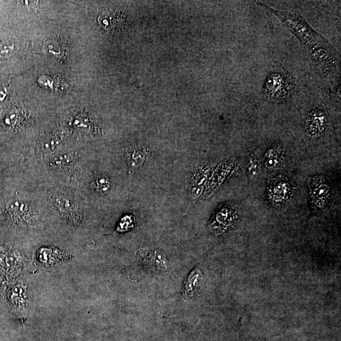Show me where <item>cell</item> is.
Here are the masks:
<instances>
[{"mask_svg": "<svg viewBox=\"0 0 341 341\" xmlns=\"http://www.w3.org/2000/svg\"><path fill=\"white\" fill-rule=\"evenodd\" d=\"M256 4L277 16L282 25L294 34L301 43L312 68L319 76L328 78L340 68L338 52L302 16L295 12L274 9L260 2Z\"/></svg>", "mask_w": 341, "mask_h": 341, "instance_id": "obj_1", "label": "cell"}, {"mask_svg": "<svg viewBox=\"0 0 341 341\" xmlns=\"http://www.w3.org/2000/svg\"><path fill=\"white\" fill-rule=\"evenodd\" d=\"M296 86L294 78L286 72H273L266 79L264 86V96L273 102L288 100L294 96Z\"/></svg>", "mask_w": 341, "mask_h": 341, "instance_id": "obj_2", "label": "cell"}, {"mask_svg": "<svg viewBox=\"0 0 341 341\" xmlns=\"http://www.w3.org/2000/svg\"><path fill=\"white\" fill-rule=\"evenodd\" d=\"M28 289L22 282H14L6 290L7 306L14 314H24L28 309Z\"/></svg>", "mask_w": 341, "mask_h": 341, "instance_id": "obj_3", "label": "cell"}, {"mask_svg": "<svg viewBox=\"0 0 341 341\" xmlns=\"http://www.w3.org/2000/svg\"><path fill=\"white\" fill-rule=\"evenodd\" d=\"M290 190L289 184L284 180L276 179L271 182L268 198L277 204L284 203L289 198Z\"/></svg>", "mask_w": 341, "mask_h": 341, "instance_id": "obj_4", "label": "cell"}, {"mask_svg": "<svg viewBox=\"0 0 341 341\" xmlns=\"http://www.w3.org/2000/svg\"><path fill=\"white\" fill-rule=\"evenodd\" d=\"M326 116L318 109L314 110L310 114L307 120V129L312 136H318L325 128Z\"/></svg>", "mask_w": 341, "mask_h": 341, "instance_id": "obj_5", "label": "cell"}, {"mask_svg": "<svg viewBox=\"0 0 341 341\" xmlns=\"http://www.w3.org/2000/svg\"><path fill=\"white\" fill-rule=\"evenodd\" d=\"M147 156V151L142 146L128 148L126 152V160L130 172H133L140 166Z\"/></svg>", "mask_w": 341, "mask_h": 341, "instance_id": "obj_6", "label": "cell"}, {"mask_svg": "<svg viewBox=\"0 0 341 341\" xmlns=\"http://www.w3.org/2000/svg\"><path fill=\"white\" fill-rule=\"evenodd\" d=\"M203 280L202 274L198 270L192 271L186 278L184 288V294L186 297H190L193 292L200 285Z\"/></svg>", "mask_w": 341, "mask_h": 341, "instance_id": "obj_7", "label": "cell"}, {"mask_svg": "<svg viewBox=\"0 0 341 341\" xmlns=\"http://www.w3.org/2000/svg\"><path fill=\"white\" fill-rule=\"evenodd\" d=\"M318 186H314L312 192V199L318 206H322L325 202L326 194H328V186L326 184H319Z\"/></svg>", "mask_w": 341, "mask_h": 341, "instance_id": "obj_8", "label": "cell"}, {"mask_svg": "<svg viewBox=\"0 0 341 341\" xmlns=\"http://www.w3.org/2000/svg\"><path fill=\"white\" fill-rule=\"evenodd\" d=\"M48 252L49 253H47L46 251H42L40 256V261L45 265L54 266L55 264L64 259V256L63 254H60L58 252H54V253H52L54 252L52 250Z\"/></svg>", "mask_w": 341, "mask_h": 341, "instance_id": "obj_9", "label": "cell"}, {"mask_svg": "<svg viewBox=\"0 0 341 341\" xmlns=\"http://www.w3.org/2000/svg\"><path fill=\"white\" fill-rule=\"evenodd\" d=\"M109 179L104 175H98L93 180L92 186L97 193L100 194H106L110 188Z\"/></svg>", "mask_w": 341, "mask_h": 341, "instance_id": "obj_10", "label": "cell"}, {"mask_svg": "<svg viewBox=\"0 0 341 341\" xmlns=\"http://www.w3.org/2000/svg\"><path fill=\"white\" fill-rule=\"evenodd\" d=\"M282 152V148L278 146L271 148L266 154V166L270 168H274L278 166L280 162V158L282 156H278Z\"/></svg>", "mask_w": 341, "mask_h": 341, "instance_id": "obj_11", "label": "cell"}, {"mask_svg": "<svg viewBox=\"0 0 341 341\" xmlns=\"http://www.w3.org/2000/svg\"><path fill=\"white\" fill-rule=\"evenodd\" d=\"M61 146V143L56 138H48L42 144V148L44 152L47 153L54 152L58 150Z\"/></svg>", "mask_w": 341, "mask_h": 341, "instance_id": "obj_12", "label": "cell"}, {"mask_svg": "<svg viewBox=\"0 0 341 341\" xmlns=\"http://www.w3.org/2000/svg\"><path fill=\"white\" fill-rule=\"evenodd\" d=\"M74 158H75L74 154L64 155L55 158L54 160H52V162L55 166H64L69 164L70 163L73 162Z\"/></svg>", "mask_w": 341, "mask_h": 341, "instance_id": "obj_13", "label": "cell"}, {"mask_svg": "<svg viewBox=\"0 0 341 341\" xmlns=\"http://www.w3.org/2000/svg\"><path fill=\"white\" fill-rule=\"evenodd\" d=\"M13 46H4L0 48V56L2 58L8 57L11 54L14 50Z\"/></svg>", "mask_w": 341, "mask_h": 341, "instance_id": "obj_14", "label": "cell"}, {"mask_svg": "<svg viewBox=\"0 0 341 341\" xmlns=\"http://www.w3.org/2000/svg\"><path fill=\"white\" fill-rule=\"evenodd\" d=\"M258 162H252L251 164L249 166V172H250L251 174H253L252 176H254V174H258Z\"/></svg>", "mask_w": 341, "mask_h": 341, "instance_id": "obj_15", "label": "cell"}, {"mask_svg": "<svg viewBox=\"0 0 341 341\" xmlns=\"http://www.w3.org/2000/svg\"><path fill=\"white\" fill-rule=\"evenodd\" d=\"M6 96V92L4 90H0V102H2L4 100V97Z\"/></svg>", "mask_w": 341, "mask_h": 341, "instance_id": "obj_16", "label": "cell"}]
</instances>
